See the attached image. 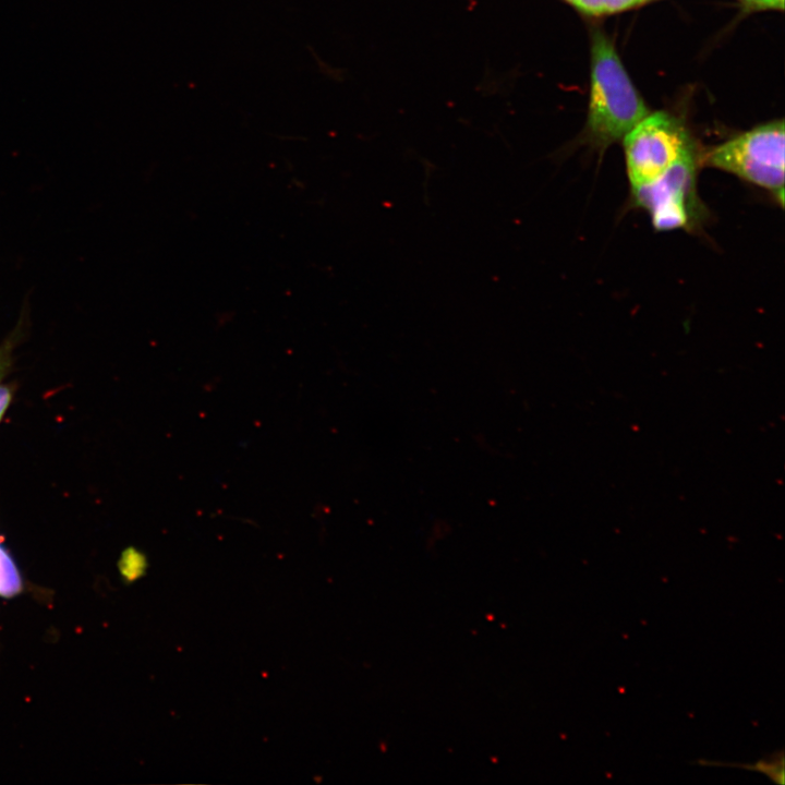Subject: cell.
<instances>
[{
  "instance_id": "cell-1",
  "label": "cell",
  "mask_w": 785,
  "mask_h": 785,
  "mask_svg": "<svg viewBox=\"0 0 785 785\" xmlns=\"http://www.w3.org/2000/svg\"><path fill=\"white\" fill-rule=\"evenodd\" d=\"M649 110L636 90L614 46L596 34L592 46L591 94L587 133L601 149L620 141Z\"/></svg>"
},
{
  "instance_id": "cell-2",
  "label": "cell",
  "mask_w": 785,
  "mask_h": 785,
  "mask_svg": "<svg viewBox=\"0 0 785 785\" xmlns=\"http://www.w3.org/2000/svg\"><path fill=\"white\" fill-rule=\"evenodd\" d=\"M784 121L758 125L701 156V164L732 173L784 202Z\"/></svg>"
},
{
  "instance_id": "cell-3",
  "label": "cell",
  "mask_w": 785,
  "mask_h": 785,
  "mask_svg": "<svg viewBox=\"0 0 785 785\" xmlns=\"http://www.w3.org/2000/svg\"><path fill=\"white\" fill-rule=\"evenodd\" d=\"M627 177L631 188L648 184L681 159L698 153L674 116L648 113L623 138Z\"/></svg>"
},
{
  "instance_id": "cell-4",
  "label": "cell",
  "mask_w": 785,
  "mask_h": 785,
  "mask_svg": "<svg viewBox=\"0 0 785 785\" xmlns=\"http://www.w3.org/2000/svg\"><path fill=\"white\" fill-rule=\"evenodd\" d=\"M701 165V156L696 153L654 181L631 188L635 205L648 212L656 230L689 229L698 222L701 210L697 176Z\"/></svg>"
},
{
  "instance_id": "cell-5",
  "label": "cell",
  "mask_w": 785,
  "mask_h": 785,
  "mask_svg": "<svg viewBox=\"0 0 785 785\" xmlns=\"http://www.w3.org/2000/svg\"><path fill=\"white\" fill-rule=\"evenodd\" d=\"M25 589V581L17 564L0 540V597H15Z\"/></svg>"
},
{
  "instance_id": "cell-6",
  "label": "cell",
  "mask_w": 785,
  "mask_h": 785,
  "mask_svg": "<svg viewBox=\"0 0 785 785\" xmlns=\"http://www.w3.org/2000/svg\"><path fill=\"white\" fill-rule=\"evenodd\" d=\"M648 1L649 0H575L572 5L590 15H603L639 7Z\"/></svg>"
},
{
  "instance_id": "cell-7",
  "label": "cell",
  "mask_w": 785,
  "mask_h": 785,
  "mask_svg": "<svg viewBox=\"0 0 785 785\" xmlns=\"http://www.w3.org/2000/svg\"><path fill=\"white\" fill-rule=\"evenodd\" d=\"M749 5L761 9L783 10L784 0H741Z\"/></svg>"
},
{
  "instance_id": "cell-8",
  "label": "cell",
  "mask_w": 785,
  "mask_h": 785,
  "mask_svg": "<svg viewBox=\"0 0 785 785\" xmlns=\"http://www.w3.org/2000/svg\"><path fill=\"white\" fill-rule=\"evenodd\" d=\"M12 395V389L9 386L0 384V421L11 403Z\"/></svg>"
}]
</instances>
